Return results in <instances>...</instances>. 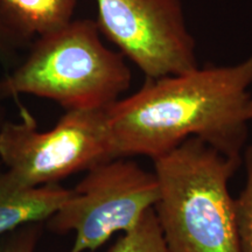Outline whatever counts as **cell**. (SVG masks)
<instances>
[{"instance_id":"cell-1","label":"cell","mask_w":252,"mask_h":252,"mask_svg":"<svg viewBox=\"0 0 252 252\" xmlns=\"http://www.w3.org/2000/svg\"><path fill=\"white\" fill-rule=\"evenodd\" d=\"M251 86L252 55L234 64L146 78L139 90L106 109L115 158L153 160L195 137L242 160Z\"/></svg>"},{"instance_id":"cell-2","label":"cell","mask_w":252,"mask_h":252,"mask_svg":"<svg viewBox=\"0 0 252 252\" xmlns=\"http://www.w3.org/2000/svg\"><path fill=\"white\" fill-rule=\"evenodd\" d=\"M153 209L169 252H239L229 181L236 160L198 138L154 158Z\"/></svg>"},{"instance_id":"cell-3","label":"cell","mask_w":252,"mask_h":252,"mask_svg":"<svg viewBox=\"0 0 252 252\" xmlns=\"http://www.w3.org/2000/svg\"><path fill=\"white\" fill-rule=\"evenodd\" d=\"M124 56L102 41L94 19H72L37 36L0 80L2 98L31 94L69 110L106 109L131 86Z\"/></svg>"},{"instance_id":"cell-4","label":"cell","mask_w":252,"mask_h":252,"mask_svg":"<svg viewBox=\"0 0 252 252\" xmlns=\"http://www.w3.org/2000/svg\"><path fill=\"white\" fill-rule=\"evenodd\" d=\"M106 109L69 110L54 127L40 131L23 108L20 122L0 128V162L21 184L37 187L116 159Z\"/></svg>"},{"instance_id":"cell-5","label":"cell","mask_w":252,"mask_h":252,"mask_svg":"<svg viewBox=\"0 0 252 252\" xmlns=\"http://www.w3.org/2000/svg\"><path fill=\"white\" fill-rule=\"evenodd\" d=\"M158 194L154 172L116 158L89 169L46 226L59 235L75 232L67 252H93L133 228L154 207Z\"/></svg>"},{"instance_id":"cell-6","label":"cell","mask_w":252,"mask_h":252,"mask_svg":"<svg viewBox=\"0 0 252 252\" xmlns=\"http://www.w3.org/2000/svg\"><path fill=\"white\" fill-rule=\"evenodd\" d=\"M100 34L146 78L193 70L196 42L181 0H96Z\"/></svg>"},{"instance_id":"cell-7","label":"cell","mask_w":252,"mask_h":252,"mask_svg":"<svg viewBox=\"0 0 252 252\" xmlns=\"http://www.w3.org/2000/svg\"><path fill=\"white\" fill-rule=\"evenodd\" d=\"M61 185L32 187L21 184L0 162V236L20 226L43 223L70 196Z\"/></svg>"},{"instance_id":"cell-8","label":"cell","mask_w":252,"mask_h":252,"mask_svg":"<svg viewBox=\"0 0 252 252\" xmlns=\"http://www.w3.org/2000/svg\"><path fill=\"white\" fill-rule=\"evenodd\" d=\"M77 0H0V21L28 42L70 23Z\"/></svg>"},{"instance_id":"cell-9","label":"cell","mask_w":252,"mask_h":252,"mask_svg":"<svg viewBox=\"0 0 252 252\" xmlns=\"http://www.w3.org/2000/svg\"><path fill=\"white\" fill-rule=\"evenodd\" d=\"M108 252H169L153 208L133 228L122 234Z\"/></svg>"},{"instance_id":"cell-10","label":"cell","mask_w":252,"mask_h":252,"mask_svg":"<svg viewBox=\"0 0 252 252\" xmlns=\"http://www.w3.org/2000/svg\"><path fill=\"white\" fill-rule=\"evenodd\" d=\"M244 163L247 178L235 198V223L239 252H252V145L244 152Z\"/></svg>"},{"instance_id":"cell-11","label":"cell","mask_w":252,"mask_h":252,"mask_svg":"<svg viewBox=\"0 0 252 252\" xmlns=\"http://www.w3.org/2000/svg\"><path fill=\"white\" fill-rule=\"evenodd\" d=\"M42 223H33L0 236V252H35Z\"/></svg>"},{"instance_id":"cell-12","label":"cell","mask_w":252,"mask_h":252,"mask_svg":"<svg viewBox=\"0 0 252 252\" xmlns=\"http://www.w3.org/2000/svg\"><path fill=\"white\" fill-rule=\"evenodd\" d=\"M30 45L31 42L19 36L0 21V65L5 70H11L20 61L21 52Z\"/></svg>"},{"instance_id":"cell-13","label":"cell","mask_w":252,"mask_h":252,"mask_svg":"<svg viewBox=\"0 0 252 252\" xmlns=\"http://www.w3.org/2000/svg\"><path fill=\"white\" fill-rule=\"evenodd\" d=\"M2 100H4V98H2V97L0 96V128H1L2 124H4V123L6 122L5 108H4V105H2Z\"/></svg>"},{"instance_id":"cell-14","label":"cell","mask_w":252,"mask_h":252,"mask_svg":"<svg viewBox=\"0 0 252 252\" xmlns=\"http://www.w3.org/2000/svg\"><path fill=\"white\" fill-rule=\"evenodd\" d=\"M248 116H249V121L250 123L252 122V97L250 99V103H249V106H248Z\"/></svg>"}]
</instances>
